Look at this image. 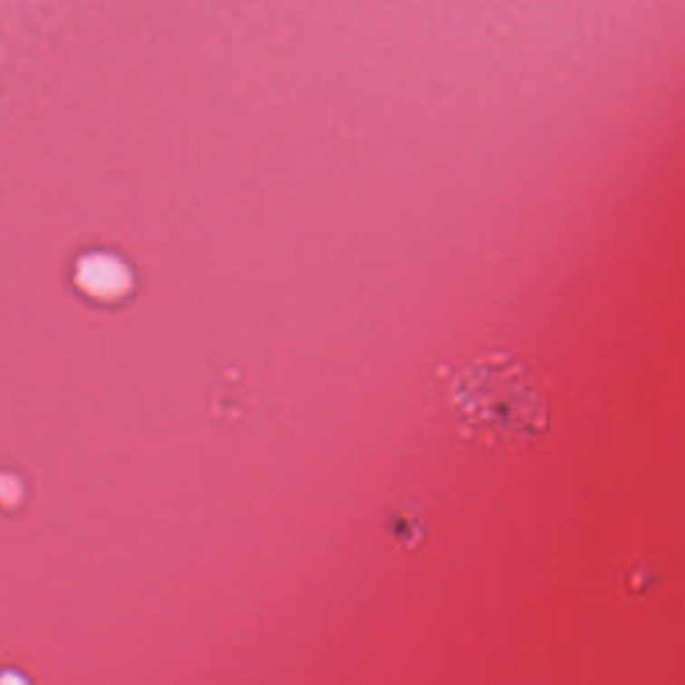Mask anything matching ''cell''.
Segmentation results:
<instances>
[{
    "label": "cell",
    "mask_w": 685,
    "mask_h": 685,
    "mask_svg": "<svg viewBox=\"0 0 685 685\" xmlns=\"http://www.w3.org/2000/svg\"><path fill=\"white\" fill-rule=\"evenodd\" d=\"M450 402L462 432L483 442L525 444L549 430V406L539 381L503 352L462 370L450 386Z\"/></svg>",
    "instance_id": "cell-1"
}]
</instances>
